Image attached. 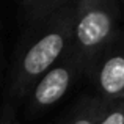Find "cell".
Returning a JSON list of instances; mask_svg holds the SVG:
<instances>
[{"mask_svg": "<svg viewBox=\"0 0 124 124\" xmlns=\"http://www.w3.org/2000/svg\"><path fill=\"white\" fill-rule=\"evenodd\" d=\"M76 2L36 27L25 28L14 68L9 76L8 102L24 101L36 80L64 57L69 49Z\"/></svg>", "mask_w": 124, "mask_h": 124, "instance_id": "obj_1", "label": "cell"}, {"mask_svg": "<svg viewBox=\"0 0 124 124\" xmlns=\"http://www.w3.org/2000/svg\"><path fill=\"white\" fill-rule=\"evenodd\" d=\"M119 19L116 0H77L68 50L86 68L91 58L119 39Z\"/></svg>", "mask_w": 124, "mask_h": 124, "instance_id": "obj_2", "label": "cell"}, {"mask_svg": "<svg viewBox=\"0 0 124 124\" xmlns=\"http://www.w3.org/2000/svg\"><path fill=\"white\" fill-rule=\"evenodd\" d=\"M82 76H85L83 63L68 50L58 63L36 80L25 96L27 116H39L57 105Z\"/></svg>", "mask_w": 124, "mask_h": 124, "instance_id": "obj_3", "label": "cell"}, {"mask_svg": "<svg viewBox=\"0 0 124 124\" xmlns=\"http://www.w3.org/2000/svg\"><path fill=\"white\" fill-rule=\"evenodd\" d=\"M118 41L91 58L85 68V77L97 96L107 101L124 99V46Z\"/></svg>", "mask_w": 124, "mask_h": 124, "instance_id": "obj_4", "label": "cell"}, {"mask_svg": "<svg viewBox=\"0 0 124 124\" xmlns=\"http://www.w3.org/2000/svg\"><path fill=\"white\" fill-rule=\"evenodd\" d=\"M74 0H21L17 2V16L25 28L36 27L50 21Z\"/></svg>", "mask_w": 124, "mask_h": 124, "instance_id": "obj_5", "label": "cell"}, {"mask_svg": "<svg viewBox=\"0 0 124 124\" xmlns=\"http://www.w3.org/2000/svg\"><path fill=\"white\" fill-rule=\"evenodd\" d=\"M110 104L112 101H107L97 94L82 97L69 113L64 124H97Z\"/></svg>", "mask_w": 124, "mask_h": 124, "instance_id": "obj_6", "label": "cell"}, {"mask_svg": "<svg viewBox=\"0 0 124 124\" xmlns=\"http://www.w3.org/2000/svg\"><path fill=\"white\" fill-rule=\"evenodd\" d=\"M97 124H124V99L112 101Z\"/></svg>", "mask_w": 124, "mask_h": 124, "instance_id": "obj_7", "label": "cell"}, {"mask_svg": "<svg viewBox=\"0 0 124 124\" xmlns=\"http://www.w3.org/2000/svg\"><path fill=\"white\" fill-rule=\"evenodd\" d=\"M0 124H24L17 119L14 105L8 101H5L2 108H0Z\"/></svg>", "mask_w": 124, "mask_h": 124, "instance_id": "obj_8", "label": "cell"}, {"mask_svg": "<svg viewBox=\"0 0 124 124\" xmlns=\"http://www.w3.org/2000/svg\"><path fill=\"white\" fill-rule=\"evenodd\" d=\"M119 6H121V17H124V0L119 2Z\"/></svg>", "mask_w": 124, "mask_h": 124, "instance_id": "obj_9", "label": "cell"}]
</instances>
